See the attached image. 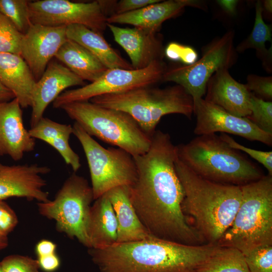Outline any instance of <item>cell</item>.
Instances as JSON below:
<instances>
[{
    "instance_id": "cell-1",
    "label": "cell",
    "mask_w": 272,
    "mask_h": 272,
    "mask_svg": "<svg viewBox=\"0 0 272 272\" xmlns=\"http://www.w3.org/2000/svg\"><path fill=\"white\" fill-rule=\"evenodd\" d=\"M177 147L168 133L156 130L149 150L133 157L137 176L128 186L130 200L154 237L187 245L203 240L184 215V190L175 169Z\"/></svg>"
},
{
    "instance_id": "cell-2",
    "label": "cell",
    "mask_w": 272,
    "mask_h": 272,
    "mask_svg": "<svg viewBox=\"0 0 272 272\" xmlns=\"http://www.w3.org/2000/svg\"><path fill=\"white\" fill-rule=\"evenodd\" d=\"M219 246L157 238L89 248L88 253L99 272H196Z\"/></svg>"
},
{
    "instance_id": "cell-3",
    "label": "cell",
    "mask_w": 272,
    "mask_h": 272,
    "mask_svg": "<svg viewBox=\"0 0 272 272\" xmlns=\"http://www.w3.org/2000/svg\"><path fill=\"white\" fill-rule=\"evenodd\" d=\"M175 169L184 196L182 212L203 240L217 244L230 227L242 200L240 186L216 182L196 174L177 156Z\"/></svg>"
},
{
    "instance_id": "cell-4",
    "label": "cell",
    "mask_w": 272,
    "mask_h": 272,
    "mask_svg": "<svg viewBox=\"0 0 272 272\" xmlns=\"http://www.w3.org/2000/svg\"><path fill=\"white\" fill-rule=\"evenodd\" d=\"M177 158L201 177L216 182L242 186L261 178V169L216 133L197 135L176 146Z\"/></svg>"
},
{
    "instance_id": "cell-5",
    "label": "cell",
    "mask_w": 272,
    "mask_h": 272,
    "mask_svg": "<svg viewBox=\"0 0 272 272\" xmlns=\"http://www.w3.org/2000/svg\"><path fill=\"white\" fill-rule=\"evenodd\" d=\"M90 101L128 113L151 138L163 116L180 114L191 118L193 113L192 97L177 84L162 89L145 86L122 93L96 96Z\"/></svg>"
},
{
    "instance_id": "cell-6",
    "label": "cell",
    "mask_w": 272,
    "mask_h": 272,
    "mask_svg": "<svg viewBox=\"0 0 272 272\" xmlns=\"http://www.w3.org/2000/svg\"><path fill=\"white\" fill-rule=\"evenodd\" d=\"M240 187V207L217 244L244 254L259 246L272 245V176H263Z\"/></svg>"
},
{
    "instance_id": "cell-7",
    "label": "cell",
    "mask_w": 272,
    "mask_h": 272,
    "mask_svg": "<svg viewBox=\"0 0 272 272\" xmlns=\"http://www.w3.org/2000/svg\"><path fill=\"white\" fill-rule=\"evenodd\" d=\"M60 108L90 136L121 148L133 157L145 153L150 148L152 138L125 112L89 101L67 103Z\"/></svg>"
},
{
    "instance_id": "cell-8",
    "label": "cell",
    "mask_w": 272,
    "mask_h": 272,
    "mask_svg": "<svg viewBox=\"0 0 272 272\" xmlns=\"http://www.w3.org/2000/svg\"><path fill=\"white\" fill-rule=\"evenodd\" d=\"M94 200L91 186L75 173L64 182L53 200L37 203L42 216L54 220L57 230L90 248L88 224Z\"/></svg>"
},
{
    "instance_id": "cell-9",
    "label": "cell",
    "mask_w": 272,
    "mask_h": 272,
    "mask_svg": "<svg viewBox=\"0 0 272 272\" xmlns=\"http://www.w3.org/2000/svg\"><path fill=\"white\" fill-rule=\"evenodd\" d=\"M73 134L82 145L87 160L94 200L111 189L134 183L137 172L131 155L121 148L103 147L76 122Z\"/></svg>"
},
{
    "instance_id": "cell-10",
    "label": "cell",
    "mask_w": 272,
    "mask_h": 272,
    "mask_svg": "<svg viewBox=\"0 0 272 272\" xmlns=\"http://www.w3.org/2000/svg\"><path fill=\"white\" fill-rule=\"evenodd\" d=\"M234 36V31L230 30L215 38L205 47L202 56L191 64L167 67L162 81L181 86L192 97L193 102L203 98L210 78L220 70H229L236 62Z\"/></svg>"
},
{
    "instance_id": "cell-11",
    "label": "cell",
    "mask_w": 272,
    "mask_h": 272,
    "mask_svg": "<svg viewBox=\"0 0 272 272\" xmlns=\"http://www.w3.org/2000/svg\"><path fill=\"white\" fill-rule=\"evenodd\" d=\"M167 66L161 60L153 61L140 70L108 69L97 80L75 89L61 93L53 102V107L74 102L89 101L100 95L124 92L135 88L152 86L161 82Z\"/></svg>"
},
{
    "instance_id": "cell-12",
    "label": "cell",
    "mask_w": 272,
    "mask_h": 272,
    "mask_svg": "<svg viewBox=\"0 0 272 272\" xmlns=\"http://www.w3.org/2000/svg\"><path fill=\"white\" fill-rule=\"evenodd\" d=\"M103 1L74 2L67 0H41L29 3L32 24L50 27L74 24L85 26L100 34L107 26Z\"/></svg>"
},
{
    "instance_id": "cell-13",
    "label": "cell",
    "mask_w": 272,
    "mask_h": 272,
    "mask_svg": "<svg viewBox=\"0 0 272 272\" xmlns=\"http://www.w3.org/2000/svg\"><path fill=\"white\" fill-rule=\"evenodd\" d=\"M193 113L196 116L193 132L196 135L221 132L271 146L272 134L261 130L246 117L230 114L203 98L193 102Z\"/></svg>"
},
{
    "instance_id": "cell-14",
    "label": "cell",
    "mask_w": 272,
    "mask_h": 272,
    "mask_svg": "<svg viewBox=\"0 0 272 272\" xmlns=\"http://www.w3.org/2000/svg\"><path fill=\"white\" fill-rule=\"evenodd\" d=\"M66 27L32 24L23 34L20 55L37 81L67 40Z\"/></svg>"
},
{
    "instance_id": "cell-15",
    "label": "cell",
    "mask_w": 272,
    "mask_h": 272,
    "mask_svg": "<svg viewBox=\"0 0 272 272\" xmlns=\"http://www.w3.org/2000/svg\"><path fill=\"white\" fill-rule=\"evenodd\" d=\"M50 171L46 166L38 164L7 165L0 163V199L24 197L39 202L49 200L47 185L42 177Z\"/></svg>"
},
{
    "instance_id": "cell-16",
    "label": "cell",
    "mask_w": 272,
    "mask_h": 272,
    "mask_svg": "<svg viewBox=\"0 0 272 272\" xmlns=\"http://www.w3.org/2000/svg\"><path fill=\"white\" fill-rule=\"evenodd\" d=\"M35 139L25 128L22 107L16 98L0 103V156L21 160L35 148Z\"/></svg>"
},
{
    "instance_id": "cell-17",
    "label": "cell",
    "mask_w": 272,
    "mask_h": 272,
    "mask_svg": "<svg viewBox=\"0 0 272 272\" xmlns=\"http://www.w3.org/2000/svg\"><path fill=\"white\" fill-rule=\"evenodd\" d=\"M84 80L63 64L51 60L41 78L36 82L33 92L31 127L43 117L48 105L64 91L72 86H85Z\"/></svg>"
},
{
    "instance_id": "cell-18",
    "label": "cell",
    "mask_w": 272,
    "mask_h": 272,
    "mask_svg": "<svg viewBox=\"0 0 272 272\" xmlns=\"http://www.w3.org/2000/svg\"><path fill=\"white\" fill-rule=\"evenodd\" d=\"M114 40L126 51L134 70L147 67L162 59L163 46L157 32L142 28H121L107 23Z\"/></svg>"
},
{
    "instance_id": "cell-19",
    "label": "cell",
    "mask_w": 272,
    "mask_h": 272,
    "mask_svg": "<svg viewBox=\"0 0 272 272\" xmlns=\"http://www.w3.org/2000/svg\"><path fill=\"white\" fill-rule=\"evenodd\" d=\"M252 93L245 84L236 81L228 70L222 69L208 81L204 99L230 114L246 117L251 113Z\"/></svg>"
},
{
    "instance_id": "cell-20",
    "label": "cell",
    "mask_w": 272,
    "mask_h": 272,
    "mask_svg": "<svg viewBox=\"0 0 272 272\" xmlns=\"http://www.w3.org/2000/svg\"><path fill=\"white\" fill-rule=\"evenodd\" d=\"M186 7L202 9L203 3L196 0L160 1L142 9L107 17L108 24H129L157 32L166 20L180 13Z\"/></svg>"
},
{
    "instance_id": "cell-21",
    "label": "cell",
    "mask_w": 272,
    "mask_h": 272,
    "mask_svg": "<svg viewBox=\"0 0 272 272\" xmlns=\"http://www.w3.org/2000/svg\"><path fill=\"white\" fill-rule=\"evenodd\" d=\"M105 194L111 203L117 221L116 243L157 238L149 233L140 220L130 200L128 186L115 187Z\"/></svg>"
},
{
    "instance_id": "cell-22",
    "label": "cell",
    "mask_w": 272,
    "mask_h": 272,
    "mask_svg": "<svg viewBox=\"0 0 272 272\" xmlns=\"http://www.w3.org/2000/svg\"><path fill=\"white\" fill-rule=\"evenodd\" d=\"M36 82L20 55L0 53V82L14 94L22 108L31 107Z\"/></svg>"
},
{
    "instance_id": "cell-23",
    "label": "cell",
    "mask_w": 272,
    "mask_h": 272,
    "mask_svg": "<svg viewBox=\"0 0 272 272\" xmlns=\"http://www.w3.org/2000/svg\"><path fill=\"white\" fill-rule=\"evenodd\" d=\"M94 200L91 207L88 224L90 248H105L117 243V221L111 203L105 194Z\"/></svg>"
},
{
    "instance_id": "cell-24",
    "label": "cell",
    "mask_w": 272,
    "mask_h": 272,
    "mask_svg": "<svg viewBox=\"0 0 272 272\" xmlns=\"http://www.w3.org/2000/svg\"><path fill=\"white\" fill-rule=\"evenodd\" d=\"M67 38L80 44L93 54L107 69L133 70L105 40L101 34L78 24L66 27Z\"/></svg>"
},
{
    "instance_id": "cell-25",
    "label": "cell",
    "mask_w": 272,
    "mask_h": 272,
    "mask_svg": "<svg viewBox=\"0 0 272 272\" xmlns=\"http://www.w3.org/2000/svg\"><path fill=\"white\" fill-rule=\"evenodd\" d=\"M28 131L33 138L42 140L55 149L75 172L80 168V157L69 144V139L73 133L71 125L61 124L42 117Z\"/></svg>"
},
{
    "instance_id": "cell-26",
    "label": "cell",
    "mask_w": 272,
    "mask_h": 272,
    "mask_svg": "<svg viewBox=\"0 0 272 272\" xmlns=\"http://www.w3.org/2000/svg\"><path fill=\"white\" fill-rule=\"evenodd\" d=\"M55 58L83 80L91 83L97 80L108 69L87 49L68 38Z\"/></svg>"
},
{
    "instance_id": "cell-27",
    "label": "cell",
    "mask_w": 272,
    "mask_h": 272,
    "mask_svg": "<svg viewBox=\"0 0 272 272\" xmlns=\"http://www.w3.org/2000/svg\"><path fill=\"white\" fill-rule=\"evenodd\" d=\"M262 4L258 1L255 5V17L252 30L249 36L236 48L237 52H242L253 48L262 62L263 66L268 72H271V50L266 48L265 43L271 40V27L266 24L262 17Z\"/></svg>"
},
{
    "instance_id": "cell-28",
    "label": "cell",
    "mask_w": 272,
    "mask_h": 272,
    "mask_svg": "<svg viewBox=\"0 0 272 272\" xmlns=\"http://www.w3.org/2000/svg\"><path fill=\"white\" fill-rule=\"evenodd\" d=\"M220 246V245H219ZM196 272H250L243 253L230 247L219 246Z\"/></svg>"
},
{
    "instance_id": "cell-29",
    "label": "cell",
    "mask_w": 272,
    "mask_h": 272,
    "mask_svg": "<svg viewBox=\"0 0 272 272\" xmlns=\"http://www.w3.org/2000/svg\"><path fill=\"white\" fill-rule=\"evenodd\" d=\"M27 0H0V13L7 17L22 34H24L31 23Z\"/></svg>"
},
{
    "instance_id": "cell-30",
    "label": "cell",
    "mask_w": 272,
    "mask_h": 272,
    "mask_svg": "<svg viewBox=\"0 0 272 272\" xmlns=\"http://www.w3.org/2000/svg\"><path fill=\"white\" fill-rule=\"evenodd\" d=\"M251 113L246 117L260 129L272 134V102L257 97L252 93Z\"/></svg>"
},
{
    "instance_id": "cell-31",
    "label": "cell",
    "mask_w": 272,
    "mask_h": 272,
    "mask_svg": "<svg viewBox=\"0 0 272 272\" xmlns=\"http://www.w3.org/2000/svg\"><path fill=\"white\" fill-rule=\"evenodd\" d=\"M23 35L7 17L0 13V53L20 55Z\"/></svg>"
},
{
    "instance_id": "cell-32",
    "label": "cell",
    "mask_w": 272,
    "mask_h": 272,
    "mask_svg": "<svg viewBox=\"0 0 272 272\" xmlns=\"http://www.w3.org/2000/svg\"><path fill=\"white\" fill-rule=\"evenodd\" d=\"M243 254L250 272H272V245L259 246Z\"/></svg>"
},
{
    "instance_id": "cell-33",
    "label": "cell",
    "mask_w": 272,
    "mask_h": 272,
    "mask_svg": "<svg viewBox=\"0 0 272 272\" xmlns=\"http://www.w3.org/2000/svg\"><path fill=\"white\" fill-rule=\"evenodd\" d=\"M2 272H39L37 259L28 256L12 254L0 262Z\"/></svg>"
},
{
    "instance_id": "cell-34",
    "label": "cell",
    "mask_w": 272,
    "mask_h": 272,
    "mask_svg": "<svg viewBox=\"0 0 272 272\" xmlns=\"http://www.w3.org/2000/svg\"><path fill=\"white\" fill-rule=\"evenodd\" d=\"M220 137L230 147L245 152L260 163L267 169L268 174L272 176V151H262L246 147L237 143L226 133H222Z\"/></svg>"
},
{
    "instance_id": "cell-35",
    "label": "cell",
    "mask_w": 272,
    "mask_h": 272,
    "mask_svg": "<svg viewBox=\"0 0 272 272\" xmlns=\"http://www.w3.org/2000/svg\"><path fill=\"white\" fill-rule=\"evenodd\" d=\"M245 86L254 95L265 101L272 99V77L250 74L247 77Z\"/></svg>"
},
{
    "instance_id": "cell-36",
    "label": "cell",
    "mask_w": 272,
    "mask_h": 272,
    "mask_svg": "<svg viewBox=\"0 0 272 272\" xmlns=\"http://www.w3.org/2000/svg\"><path fill=\"white\" fill-rule=\"evenodd\" d=\"M165 54L173 61H180L185 65H190L197 59V54L190 46H185L177 42L170 43L165 49Z\"/></svg>"
},
{
    "instance_id": "cell-37",
    "label": "cell",
    "mask_w": 272,
    "mask_h": 272,
    "mask_svg": "<svg viewBox=\"0 0 272 272\" xmlns=\"http://www.w3.org/2000/svg\"><path fill=\"white\" fill-rule=\"evenodd\" d=\"M18 223L14 211L4 200L0 199V231L8 235Z\"/></svg>"
},
{
    "instance_id": "cell-38",
    "label": "cell",
    "mask_w": 272,
    "mask_h": 272,
    "mask_svg": "<svg viewBox=\"0 0 272 272\" xmlns=\"http://www.w3.org/2000/svg\"><path fill=\"white\" fill-rule=\"evenodd\" d=\"M160 0H121L115 2L113 10V14H120L135 11L148 5L158 3Z\"/></svg>"
},
{
    "instance_id": "cell-39",
    "label": "cell",
    "mask_w": 272,
    "mask_h": 272,
    "mask_svg": "<svg viewBox=\"0 0 272 272\" xmlns=\"http://www.w3.org/2000/svg\"><path fill=\"white\" fill-rule=\"evenodd\" d=\"M40 268L45 272H53L59 267L60 261L56 253L37 257Z\"/></svg>"
},
{
    "instance_id": "cell-40",
    "label": "cell",
    "mask_w": 272,
    "mask_h": 272,
    "mask_svg": "<svg viewBox=\"0 0 272 272\" xmlns=\"http://www.w3.org/2000/svg\"><path fill=\"white\" fill-rule=\"evenodd\" d=\"M56 244L48 240H42L39 241L35 247V252L37 257L46 256L55 253Z\"/></svg>"
},
{
    "instance_id": "cell-41",
    "label": "cell",
    "mask_w": 272,
    "mask_h": 272,
    "mask_svg": "<svg viewBox=\"0 0 272 272\" xmlns=\"http://www.w3.org/2000/svg\"><path fill=\"white\" fill-rule=\"evenodd\" d=\"M217 3L221 6L222 9L227 13L233 15L235 14L237 1L235 0H220Z\"/></svg>"
},
{
    "instance_id": "cell-42",
    "label": "cell",
    "mask_w": 272,
    "mask_h": 272,
    "mask_svg": "<svg viewBox=\"0 0 272 272\" xmlns=\"http://www.w3.org/2000/svg\"><path fill=\"white\" fill-rule=\"evenodd\" d=\"M14 98V94L0 82V103L8 102Z\"/></svg>"
},
{
    "instance_id": "cell-43",
    "label": "cell",
    "mask_w": 272,
    "mask_h": 272,
    "mask_svg": "<svg viewBox=\"0 0 272 272\" xmlns=\"http://www.w3.org/2000/svg\"><path fill=\"white\" fill-rule=\"evenodd\" d=\"M8 245V235L0 231V251L7 248Z\"/></svg>"
},
{
    "instance_id": "cell-44",
    "label": "cell",
    "mask_w": 272,
    "mask_h": 272,
    "mask_svg": "<svg viewBox=\"0 0 272 272\" xmlns=\"http://www.w3.org/2000/svg\"><path fill=\"white\" fill-rule=\"evenodd\" d=\"M263 11H266L268 13L271 14L272 12V1L271 0H266L263 3Z\"/></svg>"
},
{
    "instance_id": "cell-45",
    "label": "cell",
    "mask_w": 272,
    "mask_h": 272,
    "mask_svg": "<svg viewBox=\"0 0 272 272\" xmlns=\"http://www.w3.org/2000/svg\"><path fill=\"white\" fill-rule=\"evenodd\" d=\"M0 272H2V269H1V266H0Z\"/></svg>"
}]
</instances>
